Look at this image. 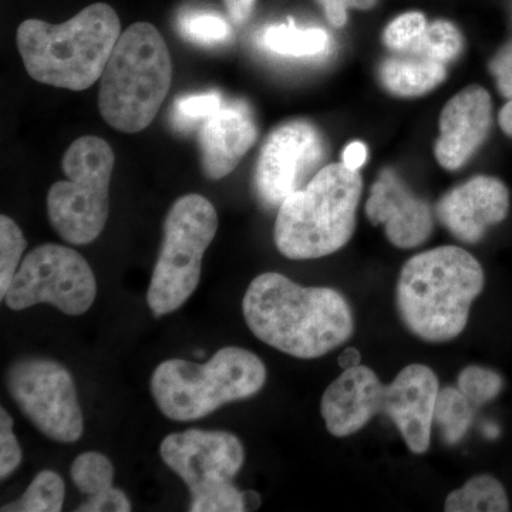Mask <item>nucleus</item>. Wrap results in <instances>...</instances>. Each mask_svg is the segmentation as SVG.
<instances>
[{"mask_svg":"<svg viewBox=\"0 0 512 512\" xmlns=\"http://www.w3.org/2000/svg\"><path fill=\"white\" fill-rule=\"evenodd\" d=\"M242 311L256 338L298 359L325 356L348 342L355 330L352 308L342 293L306 288L276 272L256 276L249 284Z\"/></svg>","mask_w":512,"mask_h":512,"instance_id":"f257e3e1","label":"nucleus"},{"mask_svg":"<svg viewBox=\"0 0 512 512\" xmlns=\"http://www.w3.org/2000/svg\"><path fill=\"white\" fill-rule=\"evenodd\" d=\"M439 379L429 366L404 367L390 384H383L370 367L343 370L325 390L320 412L326 429L335 437H348L384 414L396 424L414 454L430 447Z\"/></svg>","mask_w":512,"mask_h":512,"instance_id":"f03ea898","label":"nucleus"},{"mask_svg":"<svg viewBox=\"0 0 512 512\" xmlns=\"http://www.w3.org/2000/svg\"><path fill=\"white\" fill-rule=\"evenodd\" d=\"M484 284L483 266L466 249H430L404 264L396 286L397 311L417 338L450 342L466 329Z\"/></svg>","mask_w":512,"mask_h":512,"instance_id":"7ed1b4c3","label":"nucleus"},{"mask_svg":"<svg viewBox=\"0 0 512 512\" xmlns=\"http://www.w3.org/2000/svg\"><path fill=\"white\" fill-rule=\"evenodd\" d=\"M120 29L116 10L106 3H94L62 25L25 20L16 33V43L36 82L83 92L101 79Z\"/></svg>","mask_w":512,"mask_h":512,"instance_id":"20e7f679","label":"nucleus"},{"mask_svg":"<svg viewBox=\"0 0 512 512\" xmlns=\"http://www.w3.org/2000/svg\"><path fill=\"white\" fill-rule=\"evenodd\" d=\"M362 177L345 164H329L301 190L289 195L275 222V245L295 261L335 254L356 228Z\"/></svg>","mask_w":512,"mask_h":512,"instance_id":"39448f33","label":"nucleus"},{"mask_svg":"<svg viewBox=\"0 0 512 512\" xmlns=\"http://www.w3.org/2000/svg\"><path fill=\"white\" fill-rule=\"evenodd\" d=\"M171 80L173 62L163 36L150 23H134L121 33L101 74V116L123 133L146 130L163 106Z\"/></svg>","mask_w":512,"mask_h":512,"instance_id":"423d86ee","label":"nucleus"},{"mask_svg":"<svg viewBox=\"0 0 512 512\" xmlns=\"http://www.w3.org/2000/svg\"><path fill=\"white\" fill-rule=\"evenodd\" d=\"M265 382L266 367L255 353L228 346L204 365L184 359L160 363L151 376V393L165 417L192 421L255 396Z\"/></svg>","mask_w":512,"mask_h":512,"instance_id":"0eeeda50","label":"nucleus"},{"mask_svg":"<svg viewBox=\"0 0 512 512\" xmlns=\"http://www.w3.org/2000/svg\"><path fill=\"white\" fill-rule=\"evenodd\" d=\"M114 163L113 150L100 137H80L67 148L62 168L69 180L50 187L47 215L60 238L69 244H90L106 227Z\"/></svg>","mask_w":512,"mask_h":512,"instance_id":"6e6552de","label":"nucleus"},{"mask_svg":"<svg viewBox=\"0 0 512 512\" xmlns=\"http://www.w3.org/2000/svg\"><path fill=\"white\" fill-rule=\"evenodd\" d=\"M218 224L217 210L202 195L188 194L174 202L164 221L163 245L147 291L154 315L177 311L191 298Z\"/></svg>","mask_w":512,"mask_h":512,"instance_id":"1a4fd4ad","label":"nucleus"},{"mask_svg":"<svg viewBox=\"0 0 512 512\" xmlns=\"http://www.w3.org/2000/svg\"><path fill=\"white\" fill-rule=\"evenodd\" d=\"M96 276L79 252L64 245H40L23 259L3 301L12 311L47 303L70 316L92 308Z\"/></svg>","mask_w":512,"mask_h":512,"instance_id":"9d476101","label":"nucleus"},{"mask_svg":"<svg viewBox=\"0 0 512 512\" xmlns=\"http://www.w3.org/2000/svg\"><path fill=\"white\" fill-rule=\"evenodd\" d=\"M6 386L20 412L40 433L59 443H74L82 437L84 419L76 384L56 360H18L6 373Z\"/></svg>","mask_w":512,"mask_h":512,"instance_id":"9b49d317","label":"nucleus"},{"mask_svg":"<svg viewBox=\"0 0 512 512\" xmlns=\"http://www.w3.org/2000/svg\"><path fill=\"white\" fill-rule=\"evenodd\" d=\"M325 160V143L308 121H289L275 128L262 146L255 170V190L266 207L301 190L318 174Z\"/></svg>","mask_w":512,"mask_h":512,"instance_id":"f8f14e48","label":"nucleus"},{"mask_svg":"<svg viewBox=\"0 0 512 512\" xmlns=\"http://www.w3.org/2000/svg\"><path fill=\"white\" fill-rule=\"evenodd\" d=\"M160 453L165 466L187 485L191 498L234 484L245 461L241 440L221 430L168 434Z\"/></svg>","mask_w":512,"mask_h":512,"instance_id":"ddd939ff","label":"nucleus"},{"mask_svg":"<svg viewBox=\"0 0 512 512\" xmlns=\"http://www.w3.org/2000/svg\"><path fill=\"white\" fill-rule=\"evenodd\" d=\"M510 210V192L494 177L471 178L466 184L444 195L437 205V215L461 242L476 244L493 225L500 224Z\"/></svg>","mask_w":512,"mask_h":512,"instance_id":"4468645a","label":"nucleus"},{"mask_svg":"<svg viewBox=\"0 0 512 512\" xmlns=\"http://www.w3.org/2000/svg\"><path fill=\"white\" fill-rule=\"evenodd\" d=\"M366 215L375 225H384L394 247L412 249L426 242L433 232L430 205L420 200L392 170H384L370 191Z\"/></svg>","mask_w":512,"mask_h":512,"instance_id":"2eb2a0df","label":"nucleus"},{"mask_svg":"<svg viewBox=\"0 0 512 512\" xmlns=\"http://www.w3.org/2000/svg\"><path fill=\"white\" fill-rule=\"evenodd\" d=\"M493 103L480 86H470L448 101L440 116L436 158L441 167L454 171L463 167L480 148L491 127Z\"/></svg>","mask_w":512,"mask_h":512,"instance_id":"dca6fc26","label":"nucleus"},{"mask_svg":"<svg viewBox=\"0 0 512 512\" xmlns=\"http://www.w3.org/2000/svg\"><path fill=\"white\" fill-rule=\"evenodd\" d=\"M258 137L254 116L244 101L224 103L201 127V165L205 177L231 174Z\"/></svg>","mask_w":512,"mask_h":512,"instance_id":"f3484780","label":"nucleus"},{"mask_svg":"<svg viewBox=\"0 0 512 512\" xmlns=\"http://www.w3.org/2000/svg\"><path fill=\"white\" fill-rule=\"evenodd\" d=\"M70 478L74 487L86 495L77 512H128L127 495L113 487L114 467L109 458L97 451H87L73 461Z\"/></svg>","mask_w":512,"mask_h":512,"instance_id":"a211bd4d","label":"nucleus"},{"mask_svg":"<svg viewBox=\"0 0 512 512\" xmlns=\"http://www.w3.org/2000/svg\"><path fill=\"white\" fill-rule=\"evenodd\" d=\"M447 76L446 64L419 53L403 52L380 67V77L390 93L402 97L421 96L436 89Z\"/></svg>","mask_w":512,"mask_h":512,"instance_id":"6ab92c4d","label":"nucleus"},{"mask_svg":"<svg viewBox=\"0 0 512 512\" xmlns=\"http://www.w3.org/2000/svg\"><path fill=\"white\" fill-rule=\"evenodd\" d=\"M447 512H505L510 501L497 478L481 474L468 480L464 487L448 494Z\"/></svg>","mask_w":512,"mask_h":512,"instance_id":"aec40b11","label":"nucleus"},{"mask_svg":"<svg viewBox=\"0 0 512 512\" xmlns=\"http://www.w3.org/2000/svg\"><path fill=\"white\" fill-rule=\"evenodd\" d=\"M262 45L276 55L308 57L320 55L329 46V36L322 29H299L293 20L272 25L261 36Z\"/></svg>","mask_w":512,"mask_h":512,"instance_id":"412c9836","label":"nucleus"},{"mask_svg":"<svg viewBox=\"0 0 512 512\" xmlns=\"http://www.w3.org/2000/svg\"><path fill=\"white\" fill-rule=\"evenodd\" d=\"M476 410L458 387L440 390L434 406L433 424H436L448 446H454L466 437Z\"/></svg>","mask_w":512,"mask_h":512,"instance_id":"4be33fe9","label":"nucleus"},{"mask_svg":"<svg viewBox=\"0 0 512 512\" xmlns=\"http://www.w3.org/2000/svg\"><path fill=\"white\" fill-rule=\"evenodd\" d=\"M64 483L55 471H40L18 500L3 505L2 512H59L63 510Z\"/></svg>","mask_w":512,"mask_h":512,"instance_id":"5701e85b","label":"nucleus"},{"mask_svg":"<svg viewBox=\"0 0 512 512\" xmlns=\"http://www.w3.org/2000/svg\"><path fill=\"white\" fill-rule=\"evenodd\" d=\"M178 30L195 45H220L231 36L227 20L210 10L190 9L178 18Z\"/></svg>","mask_w":512,"mask_h":512,"instance_id":"b1692460","label":"nucleus"},{"mask_svg":"<svg viewBox=\"0 0 512 512\" xmlns=\"http://www.w3.org/2000/svg\"><path fill=\"white\" fill-rule=\"evenodd\" d=\"M461 49H463V39L456 26L444 20H437L427 25L420 39L406 52L419 53L447 64L460 55Z\"/></svg>","mask_w":512,"mask_h":512,"instance_id":"393cba45","label":"nucleus"},{"mask_svg":"<svg viewBox=\"0 0 512 512\" xmlns=\"http://www.w3.org/2000/svg\"><path fill=\"white\" fill-rule=\"evenodd\" d=\"M28 248V241L8 215L0 217V298H5L16 272H18L20 259Z\"/></svg>","mask_w":512,"mask_h":512,"instance_id":"a878e982","label":"nucleus"},{"mask_svg":"<svg viewBox=\"0 0 512 512\" xmlns=\"http://www.w3.org/2000/svg\"><path fill=\"white\" fill-rule=\"evenodd\" d=\"M503 377L491 369L468 366L458 375L457 387L476 409L494 400L503 390Z\"/></svg>","mask_w":512,"mask_h":512,"instance_id":"bb28decb","label":"nucleus"},{"mask_svg":"<svg viewBox=\"0 0 512 512\" xmlns=\"http://www.w3.org/2000/svg\"><path fill=\"white\" fill-rule=\"evenodd\" d=\"M224 100L221 94L210 92L180 97L174 104L175 123L180 127H192L205 123L221 109Z\"/></svg>","mask_w":512,"mask_h":512,"instance_id":"cd10ccee","label":"nucleus"},{"mask_svg":"<svg viewBox=\"0 0 512 512\" xmlns=\"http://www.w3.org/2000/svg\"><path fill=\"white\" fill-rule=\"evenodd\" d=\"M426 28L424 15L419 12L404 13L384 30V45L397 53L406 52L420 39Z\"/></svg>","mask_w":512,"mask_h":512,"instance_id":"c85d7f7f","label":"nucleus"},{"mask_svg":"<svg viewBox=\"0 0 512 512\" xmlns=\"http://www.w3.org/2000/svg\"><path fill=\"white\" fill-rule=\"evenodd\" d=\"M191 512H242L248 511L247 495L234 484L212 490L210 493L192 497Z\"/></svg>","mask_w":512,"mask_h":512,"instance_id":"c756f323","label":"nucleus"},{"mask_svg":"<svg viewBox=\"0 0 512 512\" xmlns=\"http://www.w3.org/2000/svg\"><path fill=\"white\" fill-rule=\"evenodd\" d=\"M22 461V450L13 434V419L5 409H0V478L5 480Z\"/></svg>","mask_w":512,"mask_h":512,"instance_id":"7c9ffc66","label":"nucleus"},{"mask_svg":"<svg viewBox=\"0 0 512 512\" xmlns=\"http://www.w3.org/2000/svg\"><path fill=\"white\" fill-rule=\"evenodd\" d=\"M491 73L497 80L500 93L512 100V42L501 49L490 64Z\"/></svg>","mask_w":512,"mask_h":512,"instance_id":"2f4dec72","label":"nucleus"},{"mask_svg":"<svg viewBox=\"0 0 512 512\" xmlns=\"http://www.w3.org/2000/svg\"><path fill=\"white\" fill-rule=\"evenodd\" d=\"M330 25L342 28L348 20V0H319Z\"/></svg>","mask_w":512,"mask_h":512,"instance_id":"473e14b6","label":"nucleus"},{"mask_svg":"<svg viewBox=\"0 0 512 512\" xmlns=\"http://www.w3.org/2000/svg\"><path fill=\"white\" fill-rule=\"evenodd\" d=\"M256 0H224L229 19L235 25H244L251 16Z\"/></svg>","mask_w":512,"mask_h":512,"instance_id":"72a5a7b5","label":"nucleus"},{"mask_svg":"<svg viewBox=\"0 0 512 512\" xmlns=\"http://www.w3.org/2000/svg\"><path fill=\"white\" fill-rule=\"evenodd\" d=\"M366 158L367 148L360 141L349 144L343 151V164L352 171H359V168H362L363 164L366 163Z\"/></svg>","mask_w":512,"mask_h":512,"instance_id":"f704fd0d","label":"nucleus"},{"mask_svg":"<svg viewBox=\"0 0 512 512\" xmlns=\"http://www.w3.org/2000/svg\"><path fill=\"white\" fill-rule=\"evenodd\" d=\"M362 362V355L356 348H348L343 350L342 355L339 356V367L343 370L353 369V367L360 366Z\"/></svg>","mask_w":512,"mask_h":512,"instance_id":"c9c22d12","label":"nucleus"},{"mask_svg":"<svg viewBox=\"0 0 512 512\" xmlns=\"http://www.w3.org/2000/svg\"><path fill=\"white\" fill-rule=\"evenodd\" d=\"M498 123H500V127L503 128L504 133L512 137V100L508 101L503 107V110L500 111Z\"/></svg>","mask_w":512,"mask_h":512,"instance_id":"e433bc0d","label":"nucleus"},{"mask_svg":"<svg viewBox=\"0 0 512 512\" xmlns=\"http://www.w3.org/2000/svg\"><path fill=\"white\" fill-rule=\"evenodd\" d=\"M376 0H348V5L356 9H370L375 6Z\"/></svg>","mask_w":512,"mask_h":512,"instance_id":"4c0bfd02","label":"nucleus"}]
</instances>
